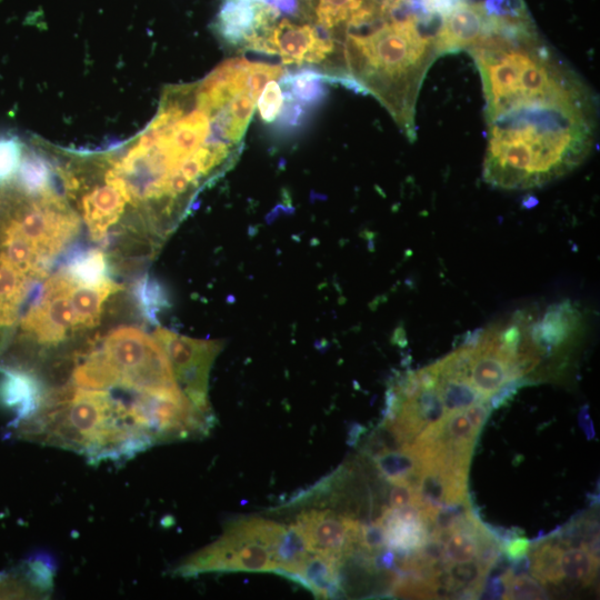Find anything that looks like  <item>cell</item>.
<instances>
[{
	"label": "cell",
	"mask_w": 600,
	"mask_h": 600,
	"mask_svg": "<svg viewBox=\"0 0 600 600\" xmlns=\"http://www.w3.org/2000/svg\"><path fill=\"white\" fill-rule=\"evenodd\" d=\"M531 542L523 537H514L502 547L508 560L513 561L526 556L530 549Z\"/></svg>",
	"instance_id": "cell-25"
},
{
	"label": "cell",
	"mask_w": 600,
	"mask_h": 600,
	"mask_svg": "<svg viewBox=\"0 0 600 600\" xmlns=\"http://www.w3.org/2000/svg\"><path fill=\"white\" fill-rule=\"evenodd\" d=\"M451 7L481 4L492 17L521 16L527 12L523 0H437Z\"/></svg>",
	"instance_id": "cell-18"
},
{
	"label": "cell",
	"mask_w": 600,
	"mask_h": 600,
	"mask_svg": "<svg viewBox=\"0 0 600 600\" xmlns=\"http://www.w3.org/2000/svg\"><path fill=\"white\" fill-rule=\"evenodd\" d=\"M98 157H99V164H100V171H101V174L103 177V179L108 182H110L111 184H113L121 193L122 191L114 184V182L110 179V177L107 174V171L104 169V163H103V159L101 158L102 154H101V151L98 152ZM123 196V194H122ZM124 199V197H123ZM126 201V200H124ZM126 218H127V214H126ZM121 231H119V234H134V236H141V237H144V238H148L150 240H154V242L159 246L161 244L160 242H158L156 239H153L150 234H148L142 228L140 227H137L134 224H131L130 222H127L126 219H124V223L122 226V228L120 229Z\"/></svg>",
	"instance_id": "cell-26"
},
{
	"label": "cell",
	"mask_w": 600,
	"mask_h": 600,
	"mask_svg": "<svg viewBox=\"0 0 600 600\" xmlns=\"http://www.w3.org/2000/svg\"><path fill=\"white\" fill-rule=\"evenodd\" d=\"M63 269L78 282L97 286L108 279L110 270L109 259L99 248L77 250L67 259Z\"/></svg>",
	"instance_id": "cell-10"
},
{
	"label": "cell",
	"mask_w": 600,
	"mask_h": 600,
	"mask_svg": "<svg viewBox=\"0 0 600 600\" xmlns=\"http://www.w3.org/2000/svg\"><path fill=\"white\" fill-rule=\"evenodd\" d=\"M324 80H327L326 74L311 69H302L294 74L283 76L281 83L286 92L297 102L311 106L317 104L324 97Z\"/></svg>",
	"instance_id": "cell-12"
},
{
	"label": "cell",
	"mask_w": 600,
	"mask_h": 600,
	"mask_svg": "<svg viewBox=\"0 0 600 600\" xmlns=\"http://www.w3.org/2000/svg\"><path fill=\"white\" fill-rule=\"evenodd\" d=\"M258 110L266 122H273L283 106V94L277 80L269 81L258 98Z\"/></svg>",
	"instance_id": "cell-19"
},
{
	"label": "cell",
	"mask_w": 600,
	"mask_h": 600,
	"mask_svg": "<svg viewBox=\"0 0 600 600\" xmlns=\"http://www.w3.org/2000/svg\"><path fill=\"white\" fill-rule=\"evenodd\" d=\"M416 502V488L408 481L394 482L389 494L391 509H399Z\"/></svg>",
	"instance_id": "cell-23"
},
{
	"label": "cell",
	"mask_w": 600,
	"mask_h": 600,
	"mask_svg": "<svg viewBox=\"0 0 600 600\" xmlns=\"http://www.w3.org/2000/svg\"><path fill=\"white\" fill-rule=\"evenodd\" d=\"M270 7L252 0H226L214 27L220 38L232 46L248 47L268 22Z\"/></svg>",
	"instance_id": "cell-7"
},
{
	"label": "cell",
	"mask_w": 600,
	"mask_h": 600,
	"mask_svg": "<svg viewBox=\"0 0 600 600\" xmlns=\"http://www.w3.org/2000/svg\"><path fill=\"white\" fill-rule=\"evenodd\" d=\"M561 552L560 543L541 542L531 556L533 577L543 583H559L563 578L559 564Z\"/></svg>",
	"instance_id": "cell-14"
},
{
	"label": "cell",
	"mask_w": 600,
	"mask_h": 600,
	"mask_svg": "<svg viewBox=\"0 0 600 600\" xmlns=\"http://www.w3.org/2000/svg\"><path fill=\"white\" fill-rule=\"evenodd\" d=\"M444 419L442 436L446 439L467 446H474L479 432L472 428L463 411L446 414Z\"/></svg>",
	"instance_id": "cell-17"
},
{
	"label": "cell",
	"mask_w": 600,
	"mask_h": 600,
	"mask_svg": "<svg viewBox=\"0 0 600 600\" xmlns=\"http://www.w3.org/2000/svg\"><path fill=\"white\" fill-rule=\"evenodd\" d=\"M559 564L563 577L583 584H589L596 577L599 560L581 544L578 548L568 549L562 553Z\"/></svg>",
	"instance_id": "cell-13"
},
{
	"label": "cell",
	"mask_w": 600,
	"mask_h": 600,
	"mask_svg": "<svg viewBox=\"0 0 600 600\" xmlns=\"http://www.w3.org/2000/svg\"><path fill=\"white\" fill-rule=\"evenodd\" d=\"M134 294L146 317L153 319L156 310L163 303L162 291L158 284L151 281L148 276H144L136 284Z\"/></svg>",
	"instance_id": "cell-20"
},
{
	"label": "cell",
	"mask_w": 600,
	"mask_h": 600,
	"mask_svg": "<svg viewBox=\"0 0 600 600\" xmlns=\"http://www.w3.org/2000/svg\"><path fill=\"white\" fill-rule=\"evenodd\" d=\"M579 417L584 419V422L580 421V423L586 434L588 436V438L591 439L594 436V431H593L592 422L588 416V410L583 409Z\"/></svg>",
	"instance_id": "cell-27"
},
{
	"label": "cell",
	"mask_w": 600,
	"mask_h": 600,
	"mask_svg": "<svg viewBox=\"0 0 600 600\" xmlns=\"http://www.w3.org/2000/svg\"><path fill=\"white\" fill-rule=\"evenodd\" d=\"M341 561L334 557L311 552L301 571L292 579L322 598L340 589L338 569Z\"/></svg>",
	"instance_id": "cell-8"
},
{
	"label": "cell",
	"mask_w": 600,
	"mask_h": 600,
	"mask_svg": "<svg viewBox=\"0 0 600 600\" xmlns=\"http://www.w3.org/2000/svg\"><path fill=\"white\" fill-rule=\"evenodd\" d=\"M478 553L477 537L454 530L448 537L444 544V562H468L473 560Z\"/></svg>",
	"instance_id": "cell-16"
},
{
	"label": "cell",
	"mask_w": 600,
	"mask_h": 600,
	"mask_svg": "<svg viewBox=\"0 0 600 600\" xmlns=\"http://www.w3.org/2000/svg\"><path fill=\"white\" fill-rule=\"evenodd\" d=\"M466 51L486 99L482 176L499 189L551 182L581 164L596 142V100L529 17L500 21Z\"/></svg>",
	"instance_id": "cell-1"
},
{
	"label": "cell",
	"mask_w": 600,
	"mask_h": 600,
	"mask_svg": "<svg viewBox=\"0 0 600 600\" xmlns=\"http://www.w3.org/2000/svg\"><path fill=\"white\" fill-rule=\"evenodd\" d=\"M302 530L311 552L342 561L357 546L360 523L332 510H308L296 522Z\"/></svg>",
	"instance_id": "cell-6"
},
{
	"label": "cell",
	"mask_w": 600,
	"mask_h": 600,
	"mask_svg": "<svg viewBox=\"0 0 600 600\" xmlns=\"http://www.w3.org/2000/svg\"><path fill=\"white\" fill-rule=\"evenodd\" d=\"M357 546L368 553H379L386 544V531L377 520L370 524L359 526Z\"/></svg>",
	"instance_id": "cell-22"
},
{
	"label": "cell",
	"mask_w": 600,
	"mask_h": 600,
	"mask_svg": "<svg viewBox=\"0 0 600 600\" xmlns=\"http://www.w3.org/2000/svg\"><path fill=\"white\" fill-rule=\"evenodd\" d=\"M547 593L533 578L527 574L511 577L506 599H546Z\"/></svg>",
	"instance_id": "cell-21"
},
{
	"label": "cell",
	"mask_w": 600,
	"mask_h": 600,
	"mask_svg": "<svg viewBox=\"0 0 600 600\" xmlns=\"http://www.w3.org/2000/svg\"><path fill=\"white\" fill-rule=\"evenodd\" d=\"M311 551L301 528L297 523L286 527L272 549L276 572L293 579L303 568Z\"/></svg>",
	"instance_id": "cell-9"
},
{
	"label": "cell",
	"mask_w": 600,
	"mask_h": 600,
	"mask_svg": "<svg viewBox=\"0 0 600 600\" xmlns=\"http://www.w3.org/2000/svg\"><path fill=\"white\" fill-rule=\"evenodd\" d=\"M132 400L67 383L42 391L36 409L17 420V433L83 453L94 462L129 458L152 444L134 420Z\"/></svg>",
	"instance_id": "cell-2"
},
{
	"label": "cell",
	"mask_w": 600,
	"mask_h": 600,
	"mask_svg": "<svg viewBox=\"0 0 600 600\" xmlns=\"http://www.w3.org/2000/svg\"><path fill=\"white\" fill-rule=\"evenodd\" d=\"M96 343L114 377V388L154 396L184 394L154 336L122 326L112 329L100 343L96 339Z\"/></svg>",
	"instance_id": "cell-3"
},
{
	"label": "cell",
	"mask_w": 600,
	"mask_h": 600,
	"mask_svg": "<svg viewBox=\"0 0 600 600\" xmlns=\"http://www.w3.org/2000/svg\"><path fill=\"white\" fill-rule=\"evenodd\" d=\"M252 1H257V2H261V3L267 4L269 0H252Z\"/></svg>",
	"instance_id": "cell-28"
},
{
	"label": "cell",
	"mask_w": 600,
	"mask_h": 600,
	"mask_svg": "<svg viewBox=\"0 0 600 600\" xmlns=\"http://www.w3.org/2000/svg\"><path fill=\"white\" fill-rule=\"evenodd\" d=\"M24 146L26 139L11 132H0V184L18 171Z\"/></svg>",
	"instance_id": "cell-15"
},
{
	"label": "cell",
	"mask_w": 600,
	"mask_h": 600,
	"mask_svg": "<svg viewBox=\"0 0 600 600\" xmlns=\"http://www.w3.org/2000/svg\"><path fill=\"white\" fill-rule=\"evenodd\" d=\"M490 409V403L482 401L471 404L466 410H463V412L468 418L469 422L471 423L472 428L477 432H480L488 419Z\"/></svg>",
	"instance_id": "cell-24"
},
{
	"label": "cell",
	"mask_w": 600,
	"mask_h": 600,
	"mask_svg": "<svg viewBox=\"0 0 600 600\" xmlns=\"http://www.w3.org/2000/svg\"><path fill=\"white\" fill-rule=\"evenodd\" d=\"M276 568L264 544L230 523L220 538L191 554L176 572L193 576L208 571H276Z\"/></svg>",
	"instance_id": "cell-4"
},
{
	"label": "cell",
	"mask_w": 600,
	"mask_h": 600,
	"mask_svg": "<svg viewBox=\"0 0 600 600\" xmlns=\"http://www.w3.org/2000/svg\"><path fill=\"white\" fill-rule=\"evenodd\" d=\"M154 338L168 356L184 394L200 411L212 414L208 382L212 362L221 349L220 342L192 339L162 328L154 331Z\"/></svg>",
	"instance_id": "cell-5"
},
{
	"label": "cell",
	"mask_w": 600,
	"mask_h": 600,
	"mask_svg": "<svg viewBox=\"0 0 600 600\" xmlns=\"http://www.w3.org/2000/svg\"><path fill=\"white\" fill-rule=\"evenodd\" d=\"M373 459L378 471L391 483L408 481L416 487L420 462L404 446Z\"/></svg>",
	"instance_id": "cell-11"
}]
</instances>
